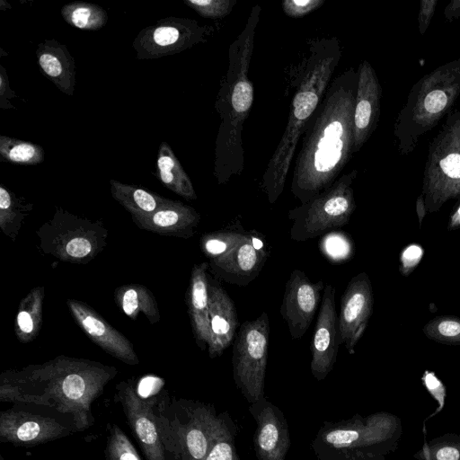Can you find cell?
<instances>
[{
	"label": "cell",
	"instance_id": "1",
	"mask_svg": "<svg viewBox=\"0 0 460 460\" xmlns=\"http://www.w3.org/2000/svg\"><path fill=\"white\" fill-rule=\"evenodd\" d=\"M358 70L332 79L302 134L290 190L301 204L331 187L354 154Z\"/></svg>",
	"mask_w": 460,
	"mask_h": 460
},
{
	"label": "cell",
	"instance_id": "2",
	"mask_svg": "<svg viewBox=\"0 0 460 460\" xmlns=\"http://www.w3.org/2000/svg\"><path fill=\"white\" fill-rule=\"evenodd\" d=\"M117 372L99 362L59 356L40 365L2 373L0 401L54 408L72 416L78 431H84L94 423L92 403Z\"/></svg>",
	"mask_w": 460,
	"mask_h": 460
},
{
	"label": "cell",
	"instance_id": "3",
	"mask_svg": "<svg viewBox=\"0 0 460 460\" xmlns=\"http://www.w3.org/2000/svg\"><path fill=\"white\" fill-rule=\"evenodd\" d=\"M341 52L336 37L317 38L309 43V55L304 58L296 78L297 84L287 126L261 178V187L270 204L284 190L298 141L332 80Z\"/></svg>",
	"mask_w": 460,
	"mask_h": 460
},
{
	"label": "cell",
	"instance_id": "4",
	"mask_svg": "<svg viewBox=\"0 0 460 460\" xmlns=\"http://www.w3.org/2000/svg\"><path fill=\"white\" fill-rule=\"evenodd\" d=\"M261 6L252 7L243 31L229 48V65L216 102L220 118L215 149L214 174L226 183L243 169V126L253 102V85L248 71Z\"/></svg>",
	"mask_w": 460,
	"mask_h": 460
},
{
	"label": "cell",
	"instance_id": "5",
	"mask_svg": "<svg viewBox=\"0 0 460 460\" xmlns=\"http://www.w3.org/2000/svg\"><path fill=\"white\" fill-rule=\"evenodd\" d=\"M401 419L391 412L324 421L312 440L317 460H385L399 446Z\"/></svg>",
	"mask_w": 460,
	"mask_h": 460
},
{
	"label": "cell",
	"instance_id": "6",
	"mask_svg": "<svg viewBox=\"0 0 460 460\" xmlns=\"http://www.w3.org/2000/svg\"><path fill=\"white\" fill-rule=\"evenodd\" d=\"M460 96V57L421 76L410 89L394 124V144L401 155L413 152Z\"/></svg>",
	"mask_w": 460,
	"mask_h": 460
},
{
	"label": "cell",
	"instance_id": "7",
	"mask_svg": "<svg viewBox=\"0 0 460 460\" xmlns=\"http://www.w3.org/2000/svg\"><path fill=\"white\" fill-rule=\"evenodd\" d=\"M154 413L161 441L173 460L206 459L218 416L213 404L164 393L155 397Z\"/></svg>",
	"mask_w": 460,
	"mask_h": 460
},
{
	"label": "cell",
	"instance_id": "8",
	"mask_svg": "<svg viewBox=\"0 0 460 460\" xmlns=\"http://www.w3.org/2000/svg\"><path fill=\"white\" fill-rule=\"evenodd\" d=\"M428 213L460 199V111L450 112L429 142L420 193Z\"/></svg>",
	"mask_w": 460,
	"mask_h": 460
},
{
	"label": "cell",
	"instance_id": "9",
	"mask_svg": "<svg viewBox=\"0 0 460 460\" xmlns=\"http://www.w3.org/2000/svg\"><path fill=\"white\" fill-rule=\"evenodd\" d=\"M358 175L353 169L309 201L290 209V238L305 242L347 225L356 209L352 184Z\"/></svg>",
	"mask_w": 460,
	"mask_h": 460
},
{
	"label": "cell",
	"instance_id": "10",
	"mask_svg": "<svg viewBox=\"0 0 460 460\" xmlns=\"http://www.w3.org/2000/svg\"><path fill=\"white\" fill-rule=\"evenodd\" d=\"M37 234L44 252L63 261L87 263L102 250L108 231L99 223L58 209Z\"/></svg>",
	"mask_w": 460,
	"mask_h": 460
},
{
	"label": "cell",
	"instance_id": "11",
	"mask_svg": "<svg viewBox=\"0 0 460 460\" xmlns=\"http://www.w3.org/2000/svg\"><path fill=\"white\" fill-rule=\"evenodd\" d=\"M269 343L270 319L266 312L256 319L243 323L233 342V378L250 404L265 396Z\"/></svg>",
	"mask_w": 460,
	"mask_h": 460
},
{
	"label": "cell",
	"instance_id": "12",
	"mask_svg": "<svg viewBox=\"0 0 460 460\" xmlns=\"http://www.w3.org/2000/svg\"><path fill=\"white\" fill-rule=\"evenodd\" d=\"M74 418L54 408L16 402L1 411L0 441L31 447L77 432Z\"/></svg>",
	"mask_w": 460,
	"mask_h": 460
},
{
	"label": "cell",
	"instance_id": "13",
	"mask_svg": "<svg viewBox=\"0 0 460 460\" xmlns=\"http://www.w3.org/2000/svg\"><path fill=\"white\" fill-rule=\"evenodd\" d=\"M214 29L196 20L167 17L142 29L132 45L137 59L161 58L206 42Z\"/></svg>",
	"mask_w": 460,
	"mask_h": 460
},
{
	"label": "cell",
	"instance_id": "14",
	"mask_svg": "<svg viewBox=\"0 0 460 460\" xmlns=\"http://www.w3.org/2000/svg\"><path fill=\"white\" fill-rule=\"evenodd\" d=\"M115 401L120 404L128 424L146 460H166L155 419V397L146 399L138 394L131 380L116 386Z\"/></svg>",
	"mask_w": 460,
	"mask_h": 460
},
{
	"label": "cell",
	"instance_id": "15",
	"mask_svg": "<svg viewBox=\"0 0 460 460\" xmlns=\"http://www.w3.org/2000/svg\"><path fill=\"white\" fill-rule=\"evenodd\" d=\"M270 254L265 237L255 230L225 256L209 261L208 270L216 279L243 287L252 282L262 270Z\"/></svg>",
	"mask_w": 460,
	"mask_h": 460
},
{
	"label": "cell",
	"instance_id": "16",
	"mask_svg": "<svg viewBox=\"0 0 460 460\" xmlns=\"http://www.w3.org/2000/svg\"><path fill=\"white\" fill-rule=\"evenodd\" d=\"M325 286L323 280L313 283L301 270H294L286 282L280 314L292 339H301L309 329L321 305Z\"/></svg>",
	"mask_w": 460,
	"mask_h": 460
},
{
	"label": "cell",
	"instance_id": "17",
	"mask_svg": "<svg viewBox=\"0 0 460 460\" xmlns=\"http://www.w3.org/2000/svg\"><path fill=\"white\" fill-rule=\"evenodd\" d=\"M373 288L368 275L359 272L348 283L341 297L338 323L341 343L350 355L363 336L373 313Z\"/></svg>",
	"mask_w": 460,
	"mask_h": 460
},
{
	"label": "cell",
	"instance_id": "18",
	"mask_svg": "<svg viewBox=\"0 0 460 460\" xmlns=\"http://www.w3.org/2000/svg\"><path fill=\"white\" fill-rule=\"evenodd\" d=\"M341 344L335 288L327 284L323 289L310 346V370L317 381L324 380L332 370Z\"/></svg>",
	"mask_w": 460,
	"mask_h": 460
},
{
	"label": "cell",
	"instance_id": "19",
	"mask_svg": "<svg viewBox=\"0 0 460 460\" xmlns=\"http://www.w3.org/2000/svg\"><path fill=\"white\" fill-rule=\"evenodd\" d=\"M248 411L256 422L252 440L257 460H285L291 438L284 412L265 396Z\"/></svg>",
	"mask_w": 460,
	"mask_h": 460
},
{
	"label": "cell",
	"instance_id": "20",
	"mask_svg": "<svg viewBox=\"0 0 460 460\" xmlns=\"http://www.w3.org/2000/svg\"><path fill=\"white\" fill-rule=\"evenodd\" d=\"M354 109V153L358 152L376 130L381 111L382 86L372 65L363 60L358 68Z\"/></svg>",
	"mask_w": 460,
	"mask_h": 460
},
{
	"label": "cell",
	"instance_id": "21",
	"mask_svg": "<svg viewBox=\"0 0 460 460\" xmlns=\"http://www.w3.org/2000/svg\"><path fill=\"white\" fill-rule=\"evenodd\" d=\"M66 304L78 326L93 342L126 364L139 363L131 342L88 305L75 299H68Z\"/></svg>",
	"mask_w": 460,
	"mask_h": 460
},
{
	"label": "cell",
	"instance_id": "22",
	"mask_svg": "<svg viewBox=\"0 0 460 460\" xmlns=\"http://www.w3.org/2000/svg\"><path fill=\"white\" fill-rule=\"evenodd\" d=\"M209 341L208 351L210 358L223 354L233 342L239 328L237 311L233 299L219 282L208 275Z\"/></svg>",
	"mask_w": 460,
	"mask_h": 460
},
{
	"label": "cell",
	"instance_id": "23",
	"mask_svg": "<svg viewBox=\"0 0 460 460\" xmlns=\"http://www.w3.org/2000/svg\"><path fill=\"white\" fill-rule=\"evenodd\" d=\"M131 217L140 229L185 239L193 236L200 221L192 207L171 199L152 214Z\"/></svg>",
	"mask_w": 460,
	"mask_h": 460
},
{
	"label": "cell",
	"instance_id": "24",
	"mask_svg": "<svg viewBox=\"0 0 460 460\" xmlns=\"http://www.w3.org/2000/svg\"><path fill=\"white\" fill-rule=\"evenodd\" d=\"M208 262L194 265L186 294L189 316L197 345L208 349L209 341L208 321Z\"/></svg>",
	"mask_w": 460,
	"mask_h": 460
},
{
	"label": "cell",
	"instance_id": "25",
	"mask_svg": "<svg viewBox=\"0 0 460 460\" xmlns=\"http://www.w3.org/2000/svg\"><path fill=\"white\" fill-rule=\"evenodd\" d=\"M41 73L63 93L72 96L75 83V64L66 46L56 40H45L36 49Z\"/></svg>",
	"mask_w": 460,
	"mask_h": 460
},
{
	"label": "cell",
	"instance_id": "26",
	"mask_svg": "<svg viewBox=\"0 0 460 460\" xmlns=\"http://www.w3.org/2000/svg\"><path fill=\"white\" fill-rule=\"evenodd\" d=\"M157 177L172 192L188 199H197L192 182L167 142H162L156 160Z\"/></svg>",
	"mask_w": 460,
	"mask_h": 460
},
{
	"label": "cell",
	"instance_id": "27",
	"mask_svg": "<svg viewBox=\"0 0 460 460\" xmlns=\"http://www.w3.org/2000/svg\"><path fill=\"white\" fill-rule=\"evenodd\" d=\"M111 192L114 199L132 216H146L154 213L170 199L134 185L110 181Z\"/></svg>",
	"mask_w": 460,
	"mask_h": 460
},
{
	"label": "cell",
	"instance_id": "28",
	"mask_svg": "<svg viewBox=\"0 0 460 460\" xmlns=\"http://www.w3.org/2000/svg\"><path fill=\"white\" fill-rule=\"evenodd\" d=\"M115 299L126 315L135 320L143 313L151 323L160 320L157 303L146 287L139 284L121 286L116 289Z\"/></svg>",
	"mask_w": 460,
	"mask_h": 460
},
{
	"label": "cell",
	"instance_id": "29",
	"mask_svg": "<svg viewBox=\"0 0 460 460\" xmlns=\"http://www.w3.org/2000/svg\"><path fill=\"white\" fill-rule=\"evenodd\" d=\"M44 288L31 289L21 301L16 315L15 334L21 342L31 341L42 325Z\"/></svg>",
	"mask_w": 460,
	"mask_h": 460
},
{
	"label": "cell",
	"instance_id": "30",
	"mask_svg": "<svg viewBox=\"0 0 460 460\" xmlns=\"http://www.w3.org/2000/svg\"><path fill=\"white\" fill-rule=\"evenodd\" d=\"M239 219L221 229L204 234L200 250L209 261L219 259L232 251L248 234Z\"/></svg>",
	"mask_w": 460,
	"mask_h": 460
},
{
	"label": "cell",
	"instance_id": "31",
	"mask_svg": "<svg viewBox=\"0 0 460 460\" xmlns=\"http://www.w3.org/2000/svg\"><path fill=\"white\" fill-rule=\"evenodd\" d=\"M238 427L227 411L218 414L213 441L205 460H241L236 450Z\"/></svg>",
	"mask_w": 460,
	"mask_h": 460
},
{
	"label": "cell",
	"instance_id": "32",
	"mask_svg": "<svg viewBox=\"0 0 460 460\" xmlns=\"http://www.w3.org/2000/svg\"><path fill=\"white\" fill-rule=\"evenodd\" d=\"M61 15L69 25L84 31L100 30L108 22V13L102 6L80 1L65 4Z\"/></svg>",
	"mask_w": 460,
	"mask_h": 460
},
{
	"label": "cell",
	"instance_id": "33",
	"mask_svg": "<svg viewBox=\"0 0 460 460\" xmlns=\"http://www.w3.org/2000/svg\"><path fill=\"white\" fill-rule=\"evenodd\" d=\"M0 155L7 162L33 165L44 161V149L38 144L0 136Z\"/></svg>",
	"mask_w": 460,
	"mask_h": 460
},
{
	"label": "cell",
	"instance_id": "34",
	"mask_svg": "<svg viewBox=\"0 0 460 460\" xmlns=\"http://www.w3.org/2000/svg\"><path fill=\"white\" fill-rule=\"evenodd\" d=\"M29 205H22L4 185L0 186V227L3 233L12 240H15L22 221L29 211Z\"/></svg>",
	"mask_w": 460,
	"mask_h": 460
},
{
	"label": "cell",
	"instance_id": "35",
	"mask_svg": "<svg viewBox=\"0 0 460 460\" xmlns=\"http://www.w3.org/2000/svg\"><path fill=\"white\" fill-rule=\"evenodd\" d=\"M413 457L417 460H460V435L448 432L425 441Z\"/></svg>",
	"mask_w": 460,
	"mask_h": 460
},
{
	"label": "cell",
	"instance_id": "36",
	"mask_svg": "<svg viewBox=\"0 0 460 460\" xmlns=\"http://www.w3.org/2000/svg\"><path fill=\"white\" fill-rule=\"evenodd\" d=\"M424 335L438 343L460 345V318L439 315L430 319L422 327Z\"/></svg>",
	"mask_w": 460,
	"mask_h": 460
},
{
	"label": "cell",
	"instance_id": "37",
	"mask_svg": "<svg viewBox=\"0 0 460 460\" xmlns=\"http://www.w3.org/2000/svg\"><path fill=\"white\" fill-rule=\"evenodd\" d=\"M105 460H142L125 432L116 424L107 425Z\"/></svg>",
	"mask_w": 460,
	"mask_h": 460
},
{
	"label": "cell",
	"instance_id": "38",
	"mask_svg": "<svg viewBox=\"0 0 460 460\" xmlns=\"http://www.w3.org/2000/svg\"><path fill=\"white\" fill-rule=\"evenodd\" d=\"M184 4L204 18L227 16L236 4L235 0H183Z\"/></svg>",
	"mask_w": 460,
	"mask_h": 460
},
{
	"label": "cell",
	"instance_id": "39",
	"mask_svg": "<svg viewBox=\"0 0 460 460\" xmlns=\"http://www.w3.org/2000/svg\"><path fill=\"white\" fill-rule=\"evenodd\" d=\"M422 385L425 386L429 394L437 401L438 408L423 420V432H426L425 423L427 420L438 413H439L445 407L447 397V388L442 381L437 375L430 370H425L421 376Z\"/></svg>",
	"mask_w": 460,
	"mask_h": 460
},
{
	"label": "cell",
	"instance_id": "40",
	"mask_svg": "<svg viewBox=\"0 0 460 460\" xmlns=\"http://www.w3.org/2000/svg\"><path fill=\"white\" fill-rule=\"evenodd\" d=\"M424 256V249L419 243H410L403 247L399 256V271L408 277L418 267Z\"/></svg>",
	"mask_w": 460,
	"mask_h": 460
},
{
	"label": "cell",
	"instance_id": "41",
	"mask_svg": "<svg viewBox=\"0 0 460 460\" xmlns=\"http://www.w3.org/2000/svg\"><path fill=\"white\" fill-rule=\"evenodd\" d=\"M325 0H285L282 9L286 15L291 18H300L319 9Z\"/></svg>",
	"mask_w": 460,
	"mask_h": 460
},
{
	"label": "cell",
	"instance_id": "42",
	"mask_svg": "<svg viewBox=\"0 0 460 460\" xmlns=\"http://www.w3.org/2000/svg\"><path fill=\"white\" fill-rule=\"evenodd\" d=\"M438 0H421L420 2V9L418 13V29L420 35H424L434 16Z\"/></svg>",
	"mask_w": 460,
	"mask_h": 460
},
{
	"label": "cell",
	"instance_id": "43",
	"mask_svg": "<svg viewBox=\"0 0 460 460\" xmlns=\"http://www.w3.org/2000/svg\"><path fill=\"white\" fill-rule=\"evenodd\" d=\"M16 96L15 93L10 88L9 79L4 67L0 66V107L2 109H14L10 102L11 98Z\"/></svg>",
	"mask_w": 460,
	"mask_h": 460
},
{
	"label": "cell",
	"instance_id": "44",
	"mask_svg": "<svg viewBox=\"0 0 460 460\" xmlns=\"http://www.w3.org/2000/svg\"><path fill=\"white\" fill-rule=\"evenodd\" d=\"M443 15L448 22L460 18V0H451L445 6Z\"/></svg>",
	"mask_w": 460,
	"mask_h": 460
},
{
	"label": "cell",
	"instance_id": "45",
	"mask_svg": "<svg viewBox=\"0 0 460 460\" xmlns=\"http://www.w3.org/2000/svg\"><path fill=\"white\" fill-rule=\"evenodd\" d=\"M447 228L448 231L460 229V199L457 200L449 215Z\"/></svg>",
	"mask_w": 460,
	"mask_h": 460
},
{
	"label": "cell",
	"instance_id": "46",
	"mask_svg": "<svg viewBox=\"0 0 460 460\" xmlns=\"http://www.w3.org/2000/svg\"><path fill=\"white\" fill-rule=\"evenodd\" d=\"M415 208H416V214H417V217H418L419 226L420 228L422 226L423 219L428 213L427 208L425 205V201H424V198L421 194L416 199Z\"/></svg>",
	"mask_w": 460,
	"mask_h": 460
}]
</instances>
